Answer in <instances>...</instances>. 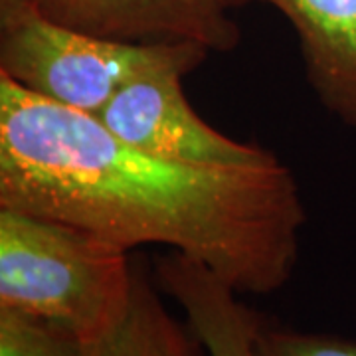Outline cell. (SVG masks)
<instances>
[{
	"mask_svg": "<svg viewBox=\"0 0 356 356\" xmlns=\"http://www.w3.org/2000/svg\"><path fill=\"white\" fill-rule=\"evenodd\" d=\"M295 28L318 102L356 129V0H264Z\"/></svg>",
	"mask_w": 356,
	"mask_h": 356,
	"instance_id": "8992f818",
	"label": "cell"
},
{
	"mask_svg": "<svg viewBox=\"0 0 356 356\" xmlns=\"http://www.w3.org/2000/svg\"><path fill=\"white\" fill-rule=\"evenodd\" d=\"M58 24L119 42H196L228 54L242 40L224 0H28Z\"/></svg>",
	"mask_w": 356,
	"mask_h": 356,
	"instance_id": "5b68a950",
	"label": "cell"
},
{
	"mask_svg": "<svg viewBox=\"0 0 356 356\" xmlns=\"http://www.w3.org/2000/svg\"><path fill=\"white\" fill-rule=\"evenodd\" d=\"M89 344L56 321L0 307V356H89Z\"/></svg>",
	"mask_w": 356,
	"mask_h": 356,
	"instance_id": "9c48e42d",
	"label": "cell"
},
{
	"mask_svg": "<svg viewBox=\"0 0 356 356\" xmlns=\"http://www.w3.org/2000/svg\"><path fill=\"white\" fill-rule=\"evenodd\" d=\"M196 42H119L58 24L28 0H0V76L62 107L95 115L133 77L166 64L200 67Z\"/></svg>",
	"mask_w": 356,
	"mask_h": 356,
	"instance_id": "3957f363",
	"label": "cell"
},
{
	"mask_svg": "<svg viewBox=\"0 0 356 356\" xmlns=\"http://www.w3.org/2000/svg\"><path fill=\"white\" fill-rule=\"evenodd\" d=\"M259 356H356L355 339L264 325L257 337Z\"/></svg>",
	"mask_w": 356,
	"mask_h": 356,
	"instance_id": "30bf717a",
	"label": "cell"
},
{
	"mask_svg": "<svg viewBox=\"0 0 356 356\" xmlns=\"http://www.w3.org/2000/svg\"><path fill=\"white\" fill-rule=\"evenodd\" d=\"M129 250L64 220L0 206V307L50 318L95 341L127 311Z\"/></svg>",
	"mask_w": 356,
	"mask_h": 356,
	"instance_id": "7a4b0ae2",
	"label": "cell"
},
{
	"mask_svg": "<svg viewBox=\"0 0 356 356\" xmlns=\"http://www.w3.org/2000/svg\"><path fill=\"white\" fill-rule=\"evenodd\" d=\"M196 67L166 64L133 77L95 119L117 139L165 161L210 168H252L280 161L271 151L232 139L204 123L184 95Z\"/></svg>",
	"mask_w": 356,
	"mask_h": 356,
	"instance_id": "277c9868",
	"label": "cell"
},
{
	"mask_svg": "<svg viewBox=\"0 0 356 356\" xmlns=\"http://www.w3.org/2000/svg\"><path fill=\"white\" fill-rule=\"evenodd\" d=\"M191 327L168 311L149 275L135 266L127 311L113 329L89 344V356H204Z\"/></svg>",
	"mask_w": 356,
	"mask_h": 356,
	"instance_id": "ba28073f",
	"label": "cell"
},
{
	"mask_svg": "<svg viewBox=\"0 0 356 356\" xmlns=\"http://www.w3.org/2000/svg\"><path fill=\"white\" fill-rule=\"evenodd\" d=\"M0 206L64 220L117 245H168L238 293L291 280L307 212L291 168H210L117 139L93 115L0 76Z\"/></svg>",
	"mask_w": 356,
	"mask_h": 356,
	"instance_id": "6da1fadb",
	"label": "cell"
},
{
	"mask_svg": "<svg viewBox=\"0 0 356 356\" xmlns=\"http://www.w3.org/2000/svg\"><path fill=\"white\" fill-rule=\"evenodd\" d=\"M156 283L186 313L206 355L259 356L257 337L266 321L208 267L172 252L156 261Z\"/></svg>",
	"mask_w": 356,
	"mask_h": 356,
	"instance_id": "52a82bcc",
	"label": "cell"
},
{
	"mask_svg": "<svg viewBox=\"0 0 356 356\" xmlns=\"http://www.w3.org/2000/svg\"><path fill=\"white\" fill-rule=\"evenodd\" d=\"M228 6H234V4H243V2H252V0H224ZM264 2V0H261Z\"/></svg>",
	"mask_w": 356,
	"mask_h": 356,
	"instance_id": "8fae6325",
	"label": "cell"
}]
</instances>
